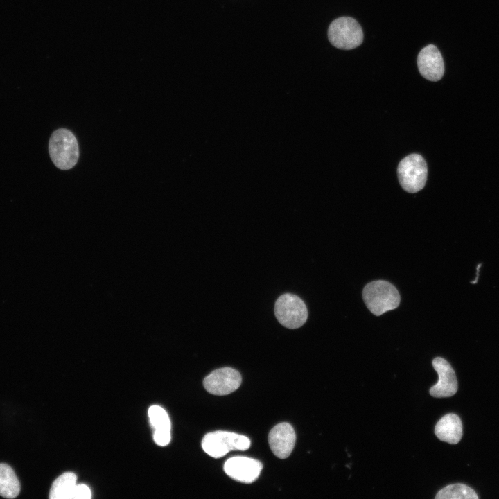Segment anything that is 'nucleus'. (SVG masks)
<instances>
[{"instance_id":"20e7f679","label":"nucleus","mask_w":499,"mask_h":499,"mask_svg":"<svg viewBox=\"0 0 499 499\" xmlns=\"http://www.w3.org/2000/svg\"><path fill=\"white\" fill-rule=\"evenodd\" d=\"M250 447L248 437L227 431L209 432L202 440L203 450L214 458L222 457L232 450H246Z\"/></svg>"},{"instance_id":"f3484780","label":"nucleus","mask_w":499,"mask_h":499,"mask_svg":"<svg viewBox=\"0 0 499 499\" xmlns=\"http://www.w3.org/2000/svg\"><path fill=\"white\" fill-rule=\"evenodd\" d=\"M91 497L90 489L85 484H76L71 499H89Z\"/></svg>"},{"instance_id":"a211bd4d","label":"nucleus","mask_w":499,"mask_h":499,"mask_svg":"<svg viewBox=\"0 0 499 499\" xmlns=\"http://www.w3.org/2000/svg\"><path fill=\"white\" fill-rule=\"evenodd\" d=\"M480 265H481V264H480V265H478V268H477V272H478L477 277H476V279H475V281H473L471 282L472 283H475L477 282V281H478V273H479V268H480Z\"/></svg>"},{"instance_id":"f257e3e1","label":"nucleus","mask_w":499,"mask_h":499,"mask_svg":"<svg viewBox=\"0 0 499 499\" xmlns=\"http://www.w3.org/2000/svg\"><path fill=\"white\" fill-rule=\"evenodd\" d=\"M362 298L367 308L376 316L396 308L400 303L396 287L384 280L368 283L363 288Z\"/></svg>"},{"instance_id":"9d476101","label":"nucleus","mask_w":499,"mask_h":499,"mask_svg":"<svg viewBox=\"0 0 499 499\" xmlns=\"http://www.w3.org/2000/svg\"><path fill=\"white\" fill-rule=\"evenodd\" d=\"M417 61L420 74L428 80L436 82L443 77L444 60L436 46L429 44L423 48L418 54Z\"/></svg>"},{"instance_id":"ddd939ff","label":"nucleus","mask_w":499,"mask_h":499,"mask_svg":"<svg viewBox=\"0 0 499 499\" xmlns=\"http://www.w3.org/2000/svg\"><path fill=\"white\" fill-rule=\"evenodd\" d=\"M435 434L441 441L450 444H457L462 437V423L460 418L453 413L444 415L437 423Z\"/></svg>"},{"instance_id":"0eeeda50","label":"nucleus","mask_w":499,"mask_h":499,"mask_svg":"<svg viewBox=\"0 0 499 499\" xmlns=\"http://www.w3.org/2000/svg\"><path fill=\"white\" fill-rule=\"evenodd\" d=\"M240 374L231 367L213 371L203 381L205 389L214 395L224 396L236 391L240 385Z\"/></svg>"},{"instance_id":"423d86ee","label":"nucleus","mask_w":499,"mask_h":499,"mask_svg":"<svg viewBox=\"0 0 499 499\" xmlns=\"http://www.w3.org/2000/svg\"><path fill=\"white\" fill-rule=\"evenodd\" d=\"M274 314L279 323L288 329L301 326L308 317L305 303L298 296L290 293L283 294L277 299Z\"/></svg>"},{"instance_id":"2eb2a0df","label":"nucleus","mask_w":499,"mask_h":499,"mask_svg":"<svg viewBox=\"0 0 499 499\" xmlns=\"http://www.w3.org/2000/svg\"><path fill=\"white\" fill-rule=\"evenodd\" d=\"M20 492V484L12 469L0 464V496L6 498H16Z\"/></svg>"},{"instance_id":"7ed1b4c3","label":"nucleus","mask_w":499,"mask_h":499,"mask_svg":"<svg viewBox=\"0 0 499 499\" xmlns=\"http://www.w3.org/2000/svg\"><path fill=\"white\" fill-rule=\"evenodd\" d=\"M328 38L335 47L350 50L359 46L363 41V31L359 23L350 17L333 20L328 29Z\"/></svg>"},{"instance_id":"39448f33","label":"nucleus","mask_w":499,"mask_h":499,"mask_svg":"<svg viewBox=\"0 0 499 499\" xmlns=\"http://www.w3.org/2000/svg\"><path fill=\"white\" fill-rule=\"evenodd\" d=\"M397 173L401 187L408 193H417L424 187L426 182V162L420 155H409L399 162Z\"/></svg>"},{"instance_id":"f03ea898","label":"nucleus","mask_w":499,"mask_h":499,"mask_svg":"<svg viewBox=\"0 0 499 499\" xmlns=\"http://www.w3.org/2000/svg\"><path fill=\"white\" fill-rule=\"evenodd\" d=\"M49 152L55 166L61 170L72 168L79 157V148L75 135L69 130L54 131L49 139Z\"/></svg>"},{"instance_id":"f8f14e48","label":"nucleus","mask_w":499,"mask_h":499,"mask_svg":"<svg viewBox=\"0 0 499 499\" xmlns=\"http://www.w3.org/2000/svg\"><path fill=\"white\" fill-rule=\"evenodd\" d=\"M148 417L154 428L155 442L161 446L168 445L171 437V424L166 410L159 405H152L148 410Z\"/></svg>"},{"instance_id":"dca6fc26","label":"nucleus","mask_w":499,"mask_h":499,"mask_svg":"<svg viewBox=\"0 0 499 499\" xmlns=\"http://www.w3.org/2000/svg\"><path fill=\"white\" fill-rule=\"evenodd\" d=\"M436 499H478L476 492L469 486L456 483L449 484L437 492Z\"/></svg>"},{"instance_id":"9b49d317","label":"nucleus","mask_w":499,"mask_h":499,"mask_svg":"<svg viewBox=\"0 0 499 499\" xmlns=\"http://www.w3.org/2000/svg\"><path fill=\"white\" fill-rule=\"evenodd\" d=\"M296 441L292 426L286 422L280 423L272 428L268 435V443L272 452L280 459H286L292 453Z\"/></svg>"},{"instance_id":"4468645a","label":"nucleus","mask_w":499,"mask_h":499,"mask_svg":"<svg viewBox=\"0 0 499 499\" xmlns=\"http://www.w3.org/2000/svg\"><path fill=\"white\" fill-rule=\"evenodd\" d=\"M76 475L71 472H67L60 475L52 484L49 498L71 499L76 485Z\"/></svg>"},{"instance_id":"1a4fd4ad","label":"nucleus","mask_w":499,"mask_h":499,"mask_svg":"<svg viewBox=\"0 0 499 499\" xmlns=\"http://www.w3.org/2000/svg\"><path fill=\"white\" fill-rule=\"evenodd\" d=\"M432 366L438 374L439 380L430 389V394L436 398L453 396L457 391L458 385L451 365L443 358L437 357L432 360Z\"/></svg>"},{"instance_id":"6e6552de","label":"nucleus","mask_w":499,"mask_h":499,"mask_svg":"<svg viewBox=\"0 0 499 499\" xmlns=\"http://www.w3.org/2000/svg\"><path fill=\"white\" fill-rule=\"evenodd\" d=\"M262 469L263 465L259 461L241 456L231 457L224 464V471L227 475L247 484L256 481Z\"/></svg>"}]
</instances>
